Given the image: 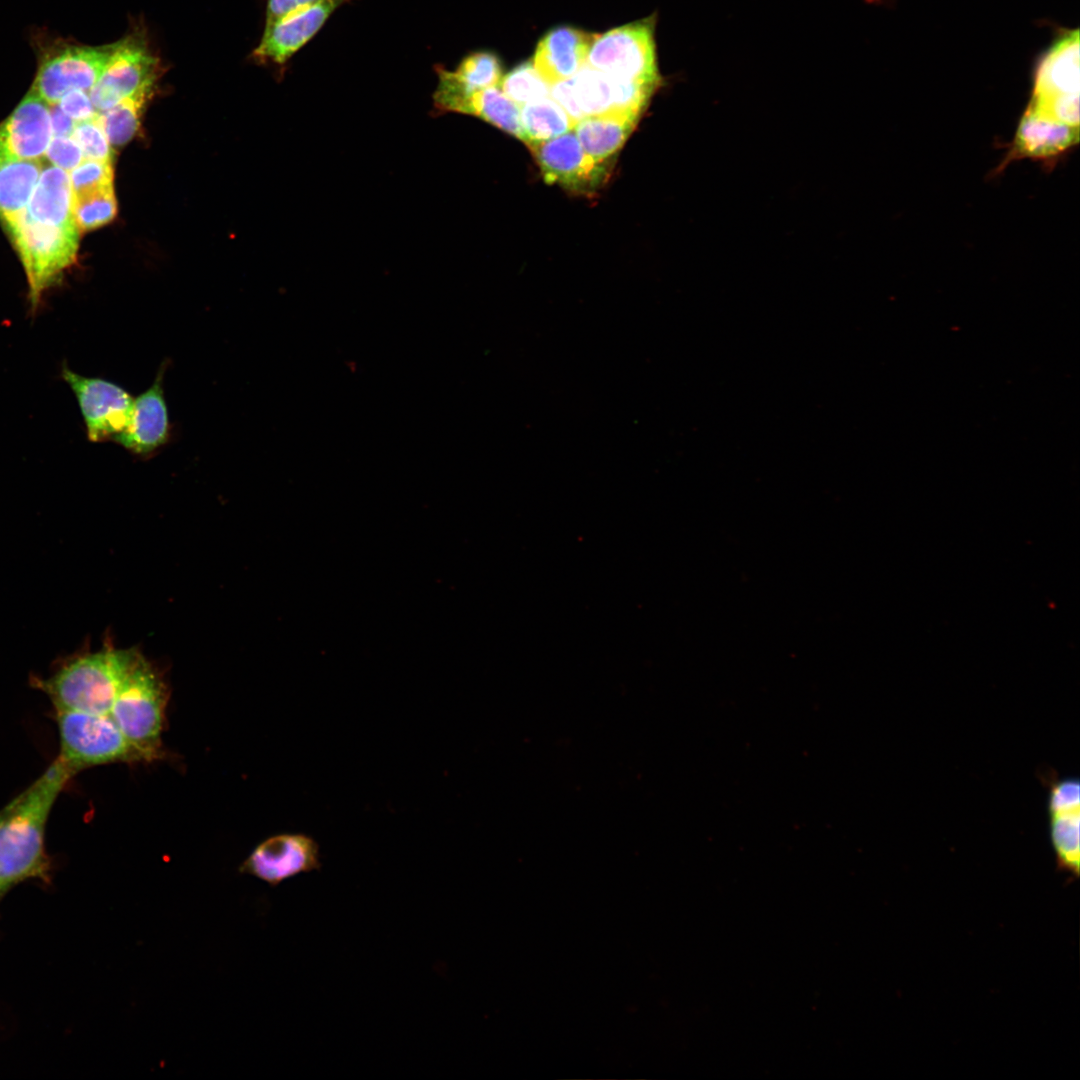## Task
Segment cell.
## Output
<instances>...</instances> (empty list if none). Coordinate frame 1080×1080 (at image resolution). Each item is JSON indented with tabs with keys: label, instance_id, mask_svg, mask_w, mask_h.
Segmentation results:
<instances>
[{
	"label": "cell",
	"instance_id": "6da1fadb",
	"mask_svg": "<svg viewBox=\"0 0 1080 1080\" xmlns=\"http://www.w3.org/2000/svg\"><path fill=\"white\" fill-rule=\"evenodd\" d=\"M74 774L57 758L0 810V891L48 871L45 828L60 791Z\"/></svg>",
	"mask_w": 1080,
	"mask_h": 1080
},
{
	"label": "cell",
	"instance_id": "7a4b0ae2",
	"mask_svg": "<svg viewBox=\"0 0 1080 1080\" xmlns=\"http://www.w3.org/2000/svg\"><path fill=\"white\" fill-rule=\"evenodd\" d=\"M141 652L106 645L81 652L61 663L48 678L32 679L56 710L109 714L122 682Z\"/></svg>",
	"mask_w": 1080,
	"mask_h": 1080
},
{
	"label": "cell",
	"instance_id": "3957f363",
	"mask_svg": "<svg viewBox=\"0 0 1080 1080\" xmlns=\"http://www.w3.org/2000/svg\"><path fill=\"white\" fill-rule=\"evenodd\" d=\"M168 700L169 690L161 673L140 654L122 682L109 714L148 763L165 756L162 733Z\"/></svg>",
	"mask_w": 1080,
	"mask_h": 1080
},
{
	"label": "cell",
	"instance_id": "277c9868",
	"mask_svg": "<svg viewBox=\"0 0 1080 1080\" xmlns=\"http://www.w3.org/2000/svg\"><path fill=\"white\" fill-rule=\"evenodd\" d=\"M5 226L23 263L30 303L35 310L43 293L74 263L79 230L76 225L55 226L35 221L26 210Z\"/></svg>",
	"mask_w": 1080,
	"mask_h": 1080
},
{
	"label": "cell",
	"instance_id": "5b68a950",
	"mask_svg": "<svg viewBox=\"0 0 1080 1080\" xmlns=\"http://www.w3.org/2000/svg\"><path fill=\"white\" fill-rule=\"evenodd\" d=\"M59 759L75 775L93 766L148 763L126 739L110 714L56 710Z\"/></svg>",
	"mask_w": 1080,
	"mask_h": 1080
},
{
	"label": "cell",
	"instance_id": "8992f818",
	"mask_svg": "<svg viewBox=\"0 0 1080 1080\" xmlns=\"http://www.w3.org/2000/svg\"><path fill=\"white\" fill-rule=\"evenodd\" d=\"M655 49L654 21L647 18L598 34L586 64L620 80L658 85Z\"/></svg>",
	"mask_w": 1080,
	"mask_h": 1080
},
{
	"label": "cell",
	"instance_id": "52a82bcc",
	"mask_svg": "<svg viewBox=\"0 0 1080 1080\" xmlns=\"http://www.w3.org/2000/svg\"><path fill=\"white\" fill-rule=\"evenodd\" d=\"M158 59L152 54L142 32H133L116 42L115 49L98 80L91 88L94 107L105 111L125 98L154 86Z\"/></svg>",
	"mask_w": 1080,
	"mask_h": 1080
},
{
	"label": "cell",
	"instance_id": "ba28073f",
	"mask_svg": "<svg viewBox=\"0 0 1080 1080\" xmlns=\"http://www.w3.org/2000/svg\"><path fill=\"white\" fill-rule=\"evenodd\" d=\"M547 184H557L576 194L591 195L609 176V162L588 155L574 131L528 145Z\"/></svg>",
	"mask_w": 1080,
	"mask_h": 1080
},
{
	"label": "cell",
	"instance_id": "9c48e42d",
	"mask_svg": "<svg viewBox=\"0 0 1080 1080\" xmlns=\"http://www.w3.org/2000/svg\"><path fill=\"white\" fill-rule=\"evenodd\" d=\"M62 376L75 394L88 439L113 441L127 426L132 396L111 381L80 375L67 366L62 368Z\"/></svg>",
	"mask_w": 1080,
	"mask_h": 1080
},
{
	"label": "cell",
	"instance_id": "30bf717a",
	"mask_svg": "<svg viewBox=\"0 0 1080 1080\" xmlns=\"http://www.w3.org/2000/svg\"><path fill=\"white\" fill-rule=\"evenodd\" d=\"M115 46H67L47 54L31 91L45 102L56 104L71 90L91 89Z\"/></svg>",
	"mask_w": 1080,
	"mask_h": 1080
},
{
	"label": "cell",
	"instance_id": "8fae6325",
	"mask_svg": "<svg viewBox=\"0 0 1080 1080\" xmlns=\"http://www.w3.org/2000/svg\"><path fill=\"white\" fill-rule=\"evenodd\" d=\"M321 868L319 844L303 833H282L260 842L239 866L272 887L302 873Z\"/></svg>",
	"mask_w": 1080,
	"mask_h": 1080
},
{
	"label": "cell",
	"instance_id": "7c38bea8",
	"mask_svg": "<svg viewBox=\"0 0 1080 1080\" xmlns=\"http://www.w3.org/2000/svg\"><path fill=\"white\" fill-rule=\"evenodd\" d=\"M350 1L352 0H320L265 25L253 56L261 62L284 64L316 35L337 8Z\"/></svg>",
	"mask_w": 1080,
	"mask_h": 1080
},
{
	"label": "cell",
	"instance_id": "4fadbf2b",
	"mask_svg": "<svg viewBox=\"0 0 1080 1080\" xmlns=\"http://www.w3.org/2000/svg\"><path fill=\"white\" fill-rule=\"evenodd\" d=\"M1050 840L1057 864L1064 872L1080 871V783L1067 777L1049 783Z\"/></svg>",
	"mask_w": 1080,
	"mask_h": 1080
},
{
	"label": "cell",
	"instance_id": "5bb4252c",
	"mask_svg": "<svg viewBox=\"0 0 1080 1080\" xmlns=\"http://www.w3.org/2000/svg\"><path fill=\"white\" fill-rule=\"evenodd\" d=\"M162 366L152 385L133 399L125 429L113 440L138 456H148L165 445L170 435L168 407L164 397Z\"/></svg>",
	"mask_w": 1080,
	"mask_h": 1080
},
{
	"label": "cell",
	"instance_id": "9a60e30c",
	"mask_svg": "<svg viewBox=\"0 0 1080 1080\" xmlns=\"http://www.w3.org/2000/svg\"><path fill=\"white\" fill-rule=\"evenodd\" d=\"M47 102L30 92L0 124V143L14 157L39 160L52 140Z\"/></svg>",
	"mask_w": 1080,
	"mask_h": 1080
},
{
	"label": "cell",
	"instance_id": "2e32d148",
	"mask_svg": "<svg viewBox=\"0 0 1080 1080\" xmlns=\"http://www.w3.org/2000/svg\"><path fill=\"white\" fill-rule=\"evenodd\" d=\"M436 73L435 108L440 112H456L460 103L472 92L498 86L502 67L494 53L478 51L464 57L455 70H446L439 65Z\"/></svg>",
	"mask_w": 1080,
	"mask_h": 1080
},
{
	"label": "cell",
	"instance_id": "e0dca14e",
	"mask_svg": "<svg viewBox=\"0 0 1080 1080\" xmlns=\"http://www.w3.org/2000/svg\"><path fill=\"white\" fill-rule=\"evenodd\" d=\"M597 35L569 26L553 28L539 41L533 65L550 85L569 79L586 64Z\"/></svg>",
	"mask_w": 1080,
	"mask_h": 1080
},
{
	"label": "cell",
	"instance_id": "ac0fdd59",
	"mask_svg": "<svg viewBox=\"0 0 1080 1080\" xmlns=\"http://www.w3.org/2000/svg\"><path fill=\"white\" fill-rule=\"evenodd\" d=\"M631 113L609 112L587 116L573 130L584 151L599 162H609L622 148L638 120Z\"/></svg>",
	"mask_w": 1080,
	"mask_h": 1080
},
{
	"label": "cell",
	"instance_id": "d6986e66",
	"mask_svg": "<svg viewBox=\"0 0 1080 1080\" xmlns=\"http://www.w3.org/2000/svg\"><path fill=\"white\" fill-rule=\"evenodd\" d=\"M26 212L35 221L55 225H76L69 174L56 166L43 169Z\"/></svg>",
	"mask_w": 1080,
	"mask_h": 1080
},
{
	"label": "cell",
	"instance_id": "ffe728a7",
	"mask_svg": "<svg viewBox=\"0 0 1080 1080\" xmlns=\"http://www.w3.org/2000/svg\"><path fill=\"white\" fill-rule=\"evenodd\" d=\"M41 169L38 160L16 158L0 143V219L4 225L26 210Z\"/></svg>",
	"mask_w": 1080,
	"mask_h": 1080
},
{
	"label": "cell",
	"instance_id": "44dd1931",
	"mask_svg": "<svg viewBox=\"0 0 1080 1080\" xmlns=\"http://www.w3.org/2000/svg\"><path fill=\"white\" fill-rule=\"evenodd\" d=\"M1079 32L1064 35L1040 62L1034 82L1036 93H1079Z\"/></svg>",
	"mask_w": 1080,
	"mask_h": 1080
},
{
	"label": "cell",
	"instance_id": "7402d4cb",
	"mask_svg": "<svg viewBox=\"0 0 1080 1080\" xmlns=\"http://www.w3.org/2000/svg\"><path fill=\"white\" fill-rule=\"evenodd\" d=\"M456 112L479 117L509 135L523 139L518 104L498 86L472 92Z\"/></svg>",
	"mask_w": 1080,
	"mask_h": 1080
},
{
	"label": "cell",
	"instance_id": "603a6c76",
	"mask_svg": "<svg viewBox=\"0 0 1080 1080\" xmlns=\"http://www.w3.org/2000/svg\"><path fill=\"white\" fill-rule=\"evenodd\" d=\"M522 141L527 145L550 140L571 131L575 122L554 100L545 97L523 106L520 111Z\"/></svg>",
	"mask_w": 1080,
	"mask_h": 1080
},
{
	"label": "cell",
	"instance_id": "cb8c5ba5",
	"mask_svg": "<svg viewBox=\"0 0 1080 1080\" xmlns=\"http://www.w3.org/2000/svg\"><path fill=\"white\" fill-rule=\"evenodd\" d=\"M575 99L584 114L594 116L613 110L615 78L587 64L571 77Z\"/></svg>",
	"mask_w": 1080,
	"mask_h": 1080
},
{
	"label": "cell",
	"instance_id": "d4e9b609",
	"mask_svg": "<svg viewBox=\"0 0 1080 1080\" xmlns=\"http://www.w3.org/2000/svg\"><path fill=\"white\" fill-rule=\"evenodd\" d=\"M153 88L154 86L145 88L135 95L123 99L99 115L111 145L121 146L133 138L139 127L141 112L150 98Z\"/></svg>",
	"mask_w": 1080,
	"mask_h": 1080
},
{
	"label": "cell",
	"instance_id": "484cf974",
	"mask_svg": "<svg viewBox=\"0 0 1080 1080\" xmlns=\"http://www.w3.org/2000/svg\"><path fill=\"white\" fill-rule=\"evenodd\" d=\"M116 212L112 185L73 195V218L79 231H89L107 224Z\"/></svg>",
	"mask_w": 1080,
	"mask_h": 1080
},
{
	"label": "cell",
	"instance_id": "4316f807",
	"mask_svg": "<svg viewBox=\"0 0 1080 1080\" xmlns=\"http://www.w3.org/2000/svg\"><path fill=\"white\" fill-rule=\"evenodd\" d=\"M499 86L510 99L522 105L550 94V84L538 73L531 61L518 65L502 76Z\"/></svg>",
	"mask_w": 1080,
	"mask_h": 1080
},
{
	"label": "cell",
	"instance_id": "83f0119b",
	"mask_svg": "<svg viewBox=\"0 0 1080 1080\" xmlns=\"http://www.w3.org/2000/svg\"><path fill=\"white\" fill-rule=\"evenodd\" d=\"M72 137L85 159L112 161V150L99 114L75 123Z\"/></svg>",
	"mask_w": 1080,
	"mask_h": 1080
},
{
	"label": "cell",
	"instance_id": "f1b7e54d",
	"mask_svg": "<svg viewBox=\"0 0 1080 1080\" xmlns=\"http://www.w3.org/2000/svg\"><path fill=\"white\" fill-rule=\"evenodd\" d=\"M73 195L112 185L111 161L85 159L70 172Z\"/></svg>",
	"mask_w": 1080,
	"mask_h": 1080
},
{
	"label": "cell",
	"instance_id": "f546056e",
	"mask_svg": "<svg viewBox=\"0 0 1080 1080\" xmlns=\"http://www.w3.org/2000/svg\"><path fill=\"white\" fill-rule=\"evenodd\" d=\"M45 154L52 164L65 171H72L84 158L79 145L70 136H55Z\"/></svg>",
	"mask_w": 1080,
	"mask_h": 1080
},
{
	"label": "cell",
	"instance_id": "4dcf8cb0",
	"mask_svg": "<svg viewBox=\"0 0 1080 1080\" xmlns=\"http://www.w3.org/2000/svg\"><path fill=\"white\" fill-rule=\"evenodd\" d=\"M59 102L61 110L77 122L86 120L97 114L90 96L83 90H71L67 92Z\"/></svg>",
	"mask_w": 1080,
	"mask_h": 1080
},
{
	"label": "cell",
	"instance_id": "1f68e13d",
	"mask_svg": "<svg viewBox=\"0 0 1080 1080\" xmlns=\"http://www.w3.org/2000/svg\"><path fill=\"white\" fill-rule=\"evenodd\" d=\"M550 94L575 123L585 117L575 99L571 78L550 85Z\"/></svg>",
	"mask_w": 1080,
	"mask_h": 1080
},
{
	"label": "cell",
	"instance_id": "d6a6232c",
	"mask_svg": "<svg viewBox=\"0 0 1080 1080\" xmlns=\"http://www.w3.org/2000/svg\"><path fill=\"white\" fill-rule=\"evenodd\" d=\"M320 0H268L265 25L272 24Z\"/></svg>",
	"mask_w": 1080,
	"mask_h": 1080
},
{
	"label": "cell",
	"instance_id": "836d02e7",
	"mask_svg": "<svg viewBox=\"0 0 1080 1080\" xmlns=\"http://www.w3.org/2000/svg\"><path fill=\"white\" fill-rule=\"evenodd\" d=\"M52 131L56 136H71L74 129L72 119L59 106L50 110Z\"/></svg>",
	"mask_w": 1080,
	"mask_h": 1080
},
{
	"label": "cell",
	"instance_id": "e575fe53",
	"mask_svg": "<svg viewBox=\"0 0 1080 1080\" xmlns=\"http://www.w3.org/2000/svg\"><path fill=\"white\" fill-rule=\"evenodd\" d=\"M1 892V891H0Z\"/></svg>",
	"mask_w": 1080,
	"mask_h": 1080
}]
</instances>
